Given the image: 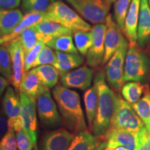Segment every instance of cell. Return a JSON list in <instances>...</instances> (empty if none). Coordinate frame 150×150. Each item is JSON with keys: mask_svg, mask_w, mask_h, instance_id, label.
Wrapping results in <instances>:
<instances>
[{"mask_svg": "<svg viewBox=\"0 0 150 150\" xmlns=\"http://www.w3.org/2000/svg\"><path fill=\"white\" fill-rule=\"evenodd\" d=\"M129 44L124 38L117 51L111 56L105 68V76L112 88L119 91L124 83V69Z\"/></svg>", "mask_w": 150, "mask_h": 150, "instance_id": "7", "label": "cell"}, {"mask_svg": "<svg viewBox=\"0 0 150 150\" xmlns=\"http://www.w3.org/2000/svg\"><path fill=\"white\" fill-rule=\"evenodd\" d=\"M38 31L52 38L65 35H72L73 31L55 22L43 21L33 26Z\"/></svg>", "mask_w": 150, "mask_h": 150, "instance_id": "27", "label": "cell"}, {"mask_svg": "<svg viewBox=\"0 0 150 150\" xmlns=\"http://www.w3.org/2000/svg\"><path fill=\"white\" fill-rule=\"evenodd\" d=\"M0 74L8 81L12 78V63L10 53L6 45H0Z\"/></svg>", "mask_w": 150, "mask_h": 150, "instance_id": "33", "label": "cell"}, {"mask_svg": "<svg viewBox=\"0 0 150 150\" xmlns=\"http://www.w3.org/2000/svg\"><path fill=\"white\" fill-rule=\"evenodd\" d=\"M51 0H22V9L24 14L44 13L48 10Z\"/></svg>", "mask_w": 150, "mask_h": 150, "instance_id": "34", "label": "cell"}, {"mask_svg": "<svg viewBox=\"0 0 150 150\" xmlns=\"http://www.w3.org/2000/svg\"><path fill=\"white\" fill-rule=\"evenodd\" d=\"M83 101L88 123L90 128L92 129L93 122L97 114V105H98L97 92L95 86L93 85L92 87L87 89V91L84 93Z\"/></svg>", "mask_w": 150, "mask_h": 150, "instance_id": "26", "label": "cell"}, {"mask_svg": "<svg viewBox=\"0 0 150 150\" xmlns=\"http://www.w3.org/2000/svg\"><path fill=\"white\" fill-rule=\"evenodd\" d=\"M131 106L145 127L150 131V90L149 86L146 85L143 96Z\"/></svg>", "mask_w": 150, "mask_h": 150, "instance_id": "25", "label": "cell"}, {"mask_svg": "<svg viewBox=\"0 0 150 150\" xmlns=\"http://www.w3.org/2000/svg\"><path fill=\"white\" fill-rule=\"evenodd\" d=\"M21 102L20 117L22 121L23 129L29 135L34 145V149H37V117L35 102L31 100L24 93H20Z\"/></svg>", "mask_w": 150, "mask_h": 150, "instance_id": "8", "label": "cell"}, {"mask_svg": "<svg viewBox=\"0 0 150 150\" xmlns=\"http://www.w3.org/2000/svg\"><path fill=\"white\" fill-rule=\"evenodd\" d=\"M23 18V13L19 9L0 8V38L9 34Z\"/></svg>", "mask_w": 150, "mask_h": 150, "instance_id": "22", "label": "cell"}, {"mask_svg": "<svg viewBox=\"0 0 150 150\" xmlns=\"http://www.w3.org/2000/svg\"><path fill=\"white\" fill-rule=\"evenodd\" d=\"M132 0H117L114 4V18L122 31H124L125 18Z\"/></svg>", "mask_w": 150, "mask_h": 150, "instance_id": "32", "label": "cell"}, {"mask_svg": "<svg viewBox=\"0 0 150 150\" xmlns=\"http://www.w3.org/2000/svg\"><path fill=\"white\" fill-rule=\"evenodd\" d=\"M149 6H150V0H149Z\"/></svg>", "mask_w": 150, "mask_h": 150, "instance_id": "45", "label": "cell"}, {"mask_svg": "<svg viewBox=\"0 0 150 150\" xmlns=\"http://www.w3.org/2000/svg\"><path fill=\"white\" fill-rule=\"evenodd\" d=\"M16 140L18 150H32L34 148L31 137L23 129L17 132Z\"/></svg>", "mask_w": 150, "mask_h": 150, "instance_id": "38", "label": "cell"}, {"mask_svg": "<svg viewBox=\"0 0 150 150\" xmlns=\"http://www.w3.org/2000/svg\"><path fill=\"white\" fill-rule=\"evenodd\" d=\"M34 69L41 83L48 89L54 87L57 84L59 72L53 65H40Z\"/></svg>", "mask_w": 150, "mask_h": 150, "instance_id": "28", "label": "cell"}, {"mask_svg": "<svg viewBox=\"0 0 150 150\" xmlns=\"http://www.w3.org/2000/svg\"><path fill=\"white\" fill-rule=\"evenodd\" d=\"M17 38L19 39L21 43L24 53H27L33 47L36 45L38 43L42 42L46 45L53 39L52 37L47 36L40 33L35 29L34 27L25 29Z\"/></svg>", "mask_w": 150, "mask_h": 150, "instance_id": "23", "label": "cell"}, {"mask_svg": "<svg viewBox=\"0 0 150 150\" xmlns=\"http://www.w3.org/2000/svg\"><path fill=\"white\" fill-rule=\"evenodd\" d=\"M58 1V0H51V1H52V2H53V1Z\"/></svg>", "mask_w": 150, "mask_h": 150, "instance_id": "44", "label": "cell"}, {"mask_svg": "<svg viewBox=\"0 0 150 150\" xmlns=\"http://www.w3.org/2000/svg\"><path fill=\"white\" fill-rule=\"evenodd\" d=\"M82 18L91 23L105 22L110 5L106 0H66Z\"/></svg>", "mask_w": 150, "mask_h": 150, "instance_id": "6", "label": "cell"}, {"mask_svg": "<svg viewBox=\"0 0 150 150\" xmlns=\"http://www.w3.org/2000/svg\"><path fill=\"white\" fill-rule=\"evenodd\" d=\"M106 147L122 146L128 150H136L137 133L120 129H108L104 136Z\"/></svg>", "mask_w": 150, "mask_h": 150, "instance_id": "17", "label": "cell"}, {"mask_svg": "<svg viewBox=\"0 0 150 150\" xmlns=\"http://www.w3.org/2000/svg\"><path fill=\"white\" fill-rule=\"evenodd\" d=\"M37 109L42 123L47 127H56L61 125L62 119L58 110L57 104L50 91L42 93L37 99Z\"/></svg>", "mask_w": 150, "mask_h": 150, "instance_id": "9", "label": "cell"}, {"mask_svg": "<svg viewBox=\"0 0 150 150\" xmlns=\"http://www.w3.org/2000/svg\"><path fill=\"white\" fill-rule=\"evenodd\" d=\"M53 96L68 129L76 134L86 131L87 125L78 93L63 86L58 85L53 90Z\"/></svg>", "mask_w": 150, "mask_h": 150, "instance_id": "1", "label": "cell"}, {"mask_svg": "<svg viewBox=\"0 0 150 150\" xmlns=\"http://www.w3.org/2000/svg\"><path fill=\"white\" fill-rule=\"evenodd\" d=\"M2 105L4 112L8 119H14L20 115V99L15 93L13 88L11 86H8L6 89Z\"/></svg>", "mask_w": 150, "mask_h": 150, "instance_id": "24", "label": "cell"}, {"mask_svg": "<svg viewBox=\"0 0 150 150\" xmlns=\"http://www.w3.org/2000/svg\"><path fill=\"white\" fill-rule=\"evenodd\" d=\"M105 79V74L100 71L97 73L94 79V86L97 92L98 105L91 129L97 136H105L109 129L117 98L113 91L106 83Z\"/></svg>", "mask_w": 150, "mask_h": 150, "instance_id": "2", "label": "cell"}, {"mask_svg": "<svg viewBox=\"0 0 150 150\" xmlns=\"http://www.w3.org/2000/svg\"><path fill=\"white\" fill-rule=\"evenodd\" d=\"M56 61L53 66L56 67L61 75L79 67L84 62L83 56L79 54H70L56 51Z\"/></svg>", "mask_w": 150, "mask_h": 150, "instance_id": "21", "label": "cell"}, {"mask_svg": "<svg viewBox=\"0 0 150 150\" xmlns=\"http://www.w3.org/2000/svg\"><path fill=\"white\" fill-rule=\"evenodd\" d=\"M56 61V52L53 51V50L50 47L45 45L43 47L38 56L31 68L40 66V65H53Z\"/></svg>", "mask_w": 150, "mask_h": 150, "instance_id": "35", "label": "cell"}, {"mask_svg": "<svg viewBox=\"0 0 150 150\" xmlns=\"http://www.w3.org/2000/svg\"><path fill=\"white\" fill-rule=\"evenodd\" d=\"M74 136L64 129L50 131L43 138L40 150H67Z\"/></svg>", "mask_w": 150, "mask_h": 150, "instance_id": "14", "label": "cell"}, {"mask_svg": "<svg viewBox=\"0 0 150 150\" xmlns=\"http://www.w3.org/2000/svg\"><path fill=\"white\" fill-rule=\"evenodd\" d=\"M75 46L81 55H87L93 42V34L91 31H77L73 33Z\"/></svg>", "mask_w": 150, "mask_h": 150, "instance_id": "31", "label": "cell"}, {"mask_svg": "<svg viewBox=\"0 0 150 150\" xmlns=\"http://www.w3.org/2000/svg\"><path fill=\"white\" fill-rule=\"evenodd\" d=\"M136 150H150V131L145 127L137 133Z\"/></svg>", "mask_w": 150, "mask_h": 150, "instance_id": "39", "label": "cell"}, {"mask_svg": "<svg viewBox=\"0 0 150 150\" xmlns=\"http://www.w3.org/2000/svg\"><path fill=\"white\" fill-rule=\"evenodd\" d=\"M146 85H143L140 81H130L122 86L121 90L125 101L131 105L135 104L141 98L144 94Z\"/></svg>", "mask_w": 150, "mask_h": 150, "instance_id": "29", "label": "cell"}, {"mask_svg": "<svg viewBox=\"0 0 150 150\" xmlns=\"http://www.w3.org/2000/svg\"><path fill=\"white\" fill-rule=\"evenodd\" d=\"M20 93H24L31 100H35L42 93L48 91L49 89L43 86L39 79L35 69L24 72L20 85Z\"/></svg>", "mask_w": 150, "mask_h": 150, "instance_id": "15", "label": "cell"}, {"mask_svg": "<svg viewBox=\"0 0 150 150\" xmlns=\"http://www.w3.org/2000/svg\"><path fill=\"white\" fill-rule=\"evenodd\" d=\"M47 13L50 21L61 24L73 33L77 31H91L92 29V26L88 22L61 0L52 2Z\"/></svg>", "mask_w": 150, "mask_h": 150, "instance_id": "3", "label": "cell"}, {"mask_svg": "<svg viewBox=\"0 0 150 150\" xmlns=\"http://www.w3.org/2000/svg\"><path fill=\"white\" fill-rule=\"evenodd\" d=\"M21 0H0V8L16 9L20 4Z\"/></svg>", "mask_w": 150, "mask_h": 150, "instance_id": "40", "label": "cell"}, {"mask_svg": "<svg viewBox=\"0 0 150 150\" xmlns=\"http://www.w3.org/2000/svg\"><path fill=\"white\" fill-rule=\"evenodd\" d=\"M106 27L105 24H97L92 27L93 42L86 56L87 64L93 68L98 67L102 64L104 59V35Z\"/></svg>", "mask_w": 150, "mask_h": 150, "instance_id": "11", "label": "cell"}, {"mask_svg": "<svg viewBox=\"0 0 150 150\" xmlns=\"http://www.w3.org/2000/svg\"><path fill=\"white\" fill-rule=\"evenodd\" d=\"M0 150H18L16 136L13 129H9L0 139Z\"/></svg>", "mask_w": 150, "mask_h": 150, "instance_id": "36", "label": "cell"}, {"mask_svg": "<svg viewBox=\"0 0 150 150\" xmlns=\"http://www.w3.org/2000/svg\"><path fill=\"white\" fill-rule=\"evenodd\" d=\"M106 146L104 136H93L86 130L77 133L67 150H103Z\"/></svg>", "mask_w": 150, "mask_h": 150, "instance_id": "16", "label": "cell"}, {"mask_svg": "<svg viewBox=\"0 0 150 150\" xmlns=\"http://www.w3.org/2000/svg\"><path fill=\"white\" fill-rule=\"evenodd\" d=\"M10 53L12 63V78L11 83L19 91L20 85L24 73V49L18 38H16L5 45Z\"/></svg>", "mask_w": 150, "mask_h": 150, "instance_id": "10", "label": "cell"}, {"mask_svg": "<svg viewBox=\"0 0 150 150\" xmlns=\"http://www.w3.org/2000/svg\"><path fill=\"white\" fill-rule=\"evenodd\" d=\"M141 0H132L125 18L123 32L128 39L129 45H136L138 40V23Z\"/></svg>", "mask_w": 150, "mask_h": 150, "instance_id": "19", "label": "cell"}, {"mask_svg": "<svg viewBox=\"0 0 150 150\" xmlns=\"http://www.w3.org/2000/svg\"><path fill=\"white\" fill-rule=\"evenodd\" d=\"M43 21H50L47 13H33L26 14L22 21L15 27L9 34L0 38V45H5L6 44L16 39L28 28L33 27L35 24Z\"/></svg>", "mask_w": 150, "mask_h": 150, "instance_id": "18", "label": "cell"}, {"mask_svg": "<svg viewBox=\"0 0 150 150\" xmlns=\"http://www.w3.org/2000/svg\"><path fill=\"white\" fill-rule=\"evenodd\" d=\"M93 74V69L85 65L61 75V81L62 86L67 88L85 91L91 87Z\"/></svg>", "mask_w": 150, "mask_h": 150, "instance_id": "13", "label": "cell"}, {"mask_svg": "<svg viewBox=\"0 0 150 150\" xmlns=\"http://www.w3.org/2000/svg\"><path fill=\"white\" fill-rule=\"evenodd\" d=\"M138 42L144 46L150 39V6L148 0H141L138 23Z\"/></svg>", "mask_w": 150, "mask_h": 150, "instance_id": "20", "label": "cell"}, {"mask_svg": "<svg viewBox=\"0 0 150 150\" xmlns=\"http://www.w3.org/2000/svg\"><path fill=\"white\" fill-rule=\"evenodd\" d=\"M150 63L148 58L136 45H129L124 69V82L142 81L149 73Z\"/></svg>", "mask_w": 150, "mask_h": 150, "instance_id": "5", "label": "cell"}, {"mask_svg": "<svg viewBox=\"0 0 150 150\" xmlns=\"http://www.w3.org/2000/svg\"><path fill=\"white\" fill-rule=\"evenodd\" d=\"M106 1H107V3L108 4L111 5V4L115 2V1H117V0H106Z\"/></svg>", "mask_w": 150, "mask_h": 150, "instance_id": "43", "label": "cell"}, {"mask_svg": "<svg viewBox=\"0 0 150 150\" xmlns=\"http://www.w3.org/2000/svg\"><path fill=\"white\" fill-rule=\"evenodd\" d=\"M44 42H39L35 47L31 49L27 53H25L24 55V72H27L31 69L32 65L33 64L38 56L39 55L43 46L45 45Z\"/></svg>", "mask_w": 150, "mask_h": 150, "instance_id": "37", "label": "cell"}, {"mask_svg": "<svg viewBox=\"0 0 150 150\" xmlns=\"http://www.w3.org/2000/svg\"><path fill=\"white\" fill-rule=\"evenodd\" d=\"M144 124L127 101L117 96L113 115L109 129H120L138 133L142 129Z\"/></svg>", "mask_w": 150, "mask_h": 150, "instance_id": "4", "label": "cell"}, {"mask_svg": "<svg viewBox=\"0 0 150 150\" xmlns=\"http://www.w3.org/2000/svg\"><path fill=\"white\" fill-rule=\"evenodd\" d=\"M5 115L0 114V139L6 134L9 129L8 119Z\"/></svg>", "mask_w": 150, "mask_h": 150, "instance_id": "41", "label": "cell"}, {"mask_svg": "<svg viewBox=\"0 0 150 150\" xmlns=\"http://www.w3.org/2000/svg\"><path fill=\"white\" fill-rule=\"evenodd\" d=\"M57 52H65L70 54H79L75 46L72 35H65L54 38L46 44Z\"/></svg>", "mask_w": 150, "mask_h": 150, "instance_id": "30", "label": "cell"}, {"mask_svg": "<svg viewBox=\"0 0 150 150\" xmlns=\"http://www.w3.org/2000/svg\"><path fill=\"white\" fill-rule=\"evenodd\" d=\"M106 29L104 35L105 52L102 65L109 61L111 56L117 51L124 39L122 30L112 18L111 14H108L105 21Z\"/></svg>", "mask_w": 150, "mask_h": 150, "instance_id": "12", "label": "cell"}, {"mask_svg": "<svg viewBox=\"0 0 150 150\" xmlns=\"http://www.w3.org/2000/svg\"><path fill=\"white\" fill-rule=\"evenodd\" d=\"M8 85V81L0 74V96L2 95Z\"/></svg>", "mask_w": 150, "mask_h": 150, "instance_id": "42", "label": "cell"}]
</instances>
